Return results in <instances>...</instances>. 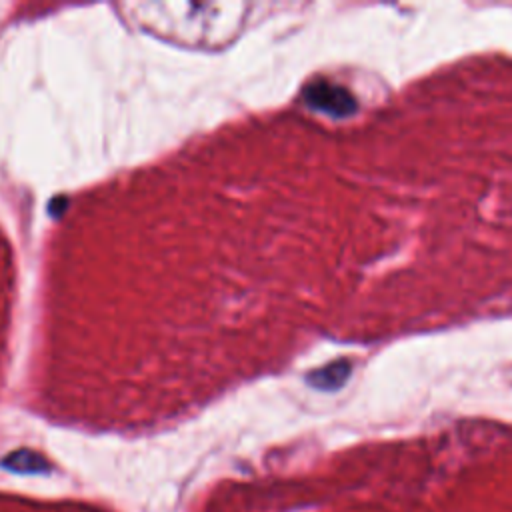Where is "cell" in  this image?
<instances>
[{
  "mask_svg": "<svg viewBox=\"0 0 512 512\" xmlns=\"http://www.w3.org/2000/svg\"><path fill=\"white\" fill-rule=\"evenodd\" d=\"M304 100L312 108L332 116H348L356 110V100L352 98V94L344 86L328 80L308 84L304 90Z\"/></svg>",
  "mask_w": 512,
  "mask_h": 512,
  "instance_id": "6da1fadb",
  "label": "cell"
},
{
  "mask_svg": "<svg viewBox=\"0 0 512 512\" xmlns=\"http://www.w3.org/2000/svg\"><path fill=\"white\" fill-rule=\"evenodd\" d=\"M350 372H352V364L348 360H336L310 372L306 380L310 382V386L318 390H338L348 380Z\"/></svg>",
  "mask_w": 512,
  "mask_h": 512,
  "instance_id": "7a4b0ae2",
  "label": "cell"
},
{
  "mask_svg": "<svg viewBox=\"0 0 512 512\" xmlns=\"http://www.w3.org/2000/svg\"><path fill=\"white\" fill-rule=\"evenodd\" d=\"M2 466L6 470L18 472V474H38V472H46L50 468L48 460L42 454H38L34 450H28V448H20V450L10 452L2 460Z\"/></svg>",
  "mask_w": 512,
  "mask_h": 512,
  "instance_id": "3957f363",
  "label": "cell"
}]
</instances>
